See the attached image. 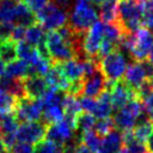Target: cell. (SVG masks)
<instances>
[{"label":"cell","mask_w":153,"mask_h":153,"mask_svg":"<svg viewBox=\"0 0 153 153\" xmlns=\"http://www.w3.org/2000/svg\"><path fill=\"white\" fill-rule=\"evenodd\" d=\"M123 77V82L133 91H135L143 82L146 81L144 72L141 67L140 62L137 60H131L128 66H126Z\"/></svg>","instance_id":"14"},{"label":"cell","mask_w":153,"mask_h":153,"mask_svg":"<svg viewBox=\"0 0 153 153\" xmlns=\"http://www.w3.org/2000/svg\"><path fill=\"white\" fill-rule=\"evenodd\" d=\"M0 58L4 60V64L17 59L16 43L10 38L0 40Z\"/></svg>","instance_id":"27"},{"label":"cell","mask_w":153,"mask_h":153,"mask_svg":"<svg viewBox=\"0 0 153 153\" xmlns=\"http://www.w3.org/2000/svg\"><path fill=\"white\" fill-rule=\"evenodd\" d=\"M59 66L64 76L67 78L68 82L83 79V76H84L83 60L72 58V59L65 60L63 63H59Z\"/></svg>","instance_id":"18"},{"label":"cell","mask_w":153,"mask_h":153,"mask_svg":"<svg viewBox=\"0 0 153 153\" xmlns=\"http://www.w3.org/2000/svg\"><path fill=\"white\" fill-rule=\"evenodd\" d=\"M45 37H46L45 29L40 26L39 22H35V24L28 26L26 28L25 42L31 45V46L36 47L38 44L45 40Z\"/></svg>","instance_id":"23"},{"label":"cell","mask_w":153,"mask_h":153,"mask_svg":"<svg viewBox=\"0 0 153 153\" xmlns=\"http://www.w3.org/2000/svg\"><path fill=\"white\" fill-rule=\"evenodd\" d=\"M4 151H6V148H4V143H2V141L0 139V153H4Z\"/></svg>","instance_id":"47"},{"label":"cell","mask_w":153,"mask_h":153,"mask_svg":"<svg viewBox=\"0 0 153 153\" xmlns=\"http://www.w3.org/2000/svg\"><path fill=\"white\" fill-rule=\"evenodd\" d=\"M16 1H20V0H16Z\"/></svg>","instance_id":"53"},{"label":"cell","mask_w":153,"mask_h":153,"mask_svg":"<svg viewBox=\"0 0 153 153\" xmlns=\"http://www.w3.org/2000/svg\"><path fill=\"white\" fill-rule=\"evenodd\" d=\"M117 22L124 33H134L143 27V10L137 0H120L117 7Z\"/></svg>","instance_id":"1"},{"label":"cell","mask_w":153,"mask_h":153,"mask_svg":"<svg viewBox=\"0 0 153 153\" xmlns=\"http://www.w3.org/2000/svg\"><path fill=\"white\" fill-rule=\"evenodd\" d=\"M15 22H17V25L28 27V26L37 22V19H36L35 13L27 7L25 2L17 1L16 10H15Z\"/></svg>","instance_id":"20"},{"label":"cell","mask_w":153,"mask_h":153,"mask_svg":"<svg viewBox=\"0 0 153 153\" xmlns=\"http://www.w3.org/2000/svg\"><path fill=\"white\" fill-rule=\"evenodd\" d=\"M45 43L51 55V63H63L75 58V51L72 45L62 38L57 30H49L47 33Z\"/></svg>","instance_id":"5"},{"label":"cell","mask_w":153,"mask_h":153,"mask_svg":"<svg viewBox=\"0 0 153 153\" xmlns=\"http://www.w3.org/2000/svg\"><path fill=\"white\" fill-rule=\"evenodd\" d=\"M103 29H104V22L101 20H96L93 25L88 28L84 36L83 40V49L87 58L95 59L100 63L97 58V53L100 45L103 40Z\"/></svg>","instance_id":"10"},{"label":"cell","mask_w":153,"mask_h":153,"mask_svg":"<svg viewBox=\"0 0 153 153\" xmlns=\"http://www.w3.org/2000/svg\"><path fill=\"white\" fill-rule=\"evenodd\" d=\"M122 136H123V144L128 149L130 153H146V146L143 142L135 139V136L133 135L132 130H125L122 131Z\"/></svg>","instance_id":"25"},{"label":"cell","mask_w":153,"mask_h":153,"mask_svg":"<svg viewBox=\"0 0 153 153\" xmlns=\"http://www.w3.org/2000/svg\"><path fill=\"white\" fill-rule=\"evenodd\" d=\"M24 2L27 4V7H28L31 11L37 13L39 9H42L44 6L48 2V0H25Z\"/></svg>","instance_id":"41"},{"label":"cell","mask_w":153,"mask_h":153,"mask_svg":"<svg viewBox=\"0 0 153 153\" xmlns=\"http://www.w3.org/2000/svg\"><path fill=\"white\" fill-rule=\"evenodd\" d=\"M153 46V33L148 27H141L134 33V44L132 47L131 60H143L148 58Z\"/></svg>","instance_id":"8"},{"label":"cell","mask_w":153,"mask_h":153,"mask_svg":"<svg viewBox=\"0 0 153 153\" xmlns=\"http://www.w3.org/2000/svg\"><path fill=\"white\" fill-rule=\"evenodd\" d=\"M144 110L143 103L137 98L130 100L123 107L115 111L113 121L115 128L120 131L132 130L136 123V120L141 114V112Z\"/></svg>","instance_id":"6"},{"label":"cell","mask_w":153,"mask_h":153,"mask_svg":"<svg viewBox=\"0 0 153 153\" xmlns=\"http://www.w3.org/2000/svg\"><path fill=\"white\" fill-rule=\"evenodd\" d=\"M16 103H17V98L13 97V95H10L0 87V113L13 112L16 107Z\"/></svg>","instance_id":"33"},{"label":"cell","mask_w":153,"mask_h":153,"mask_svg":"<svg viewBox=\"0 0 153 153\" xmlns=\"http://www.w3.org/2000/svg\"><path fill=\"white\" fill-rule=\"evenodd\" d=\"M132 132H133V135L135 136V139L145 143L148 137L153 132V122L150 119L136 122L134 128H132Z\"/></svg>","instance_id":"26"},{"label":"cell","mask_w":153,"mask_h":153,"mask_svg":"<svg viewBox=\"0 0 153 153\" xmlns=\"http://www.w3.org/2000/svg\"><path fill=\"white\" fill-rule=\"evenodd\" d=\"M85 1L88 2V4H95V6H100V4L103 2V0H85Z\"/></svg>","instance_id":"46"},{"label":"cell","mask_w":153,"mask_h":153,"mask_svg":"<svg viewBox=\"0 0 153 153\" xmlns=\"http://www.w3.org/2000/svg\"><path fill=\"white\" fill-rule=\"evenodd\" d=\"M111 93V104L114 111L120 110L130 100L136 98L135 91L130 88L123 81H116L113 84L110 91Z\"/></svg>","instance_id":"12"},{"label":"cell","mask_w":153,"mask_h":153,"mask_svg":"<svg viewBox=\"0 0 153 153\" xmlns=\"http://www.w3.org/2000/svg\"><path fill=\"white\" fill-rule=\"evenodd\" d=\"M34 148V153H56L59 146L49 140H42L37 142Z\"/></svg>","instance_id":"35"},{"label":"cell","mask_w":153,"mask_h":153,"mask_svg":"<svg viewBox=\"0 0 153 153\" xmlns=\"http://www.w3.org/2000/svg\"><path fill=\"white\" fill-rule=\"evenodd\" d=\"M97 18L98 13L92 4L85 0H76L68 13L67 25L76 33H86Z\"/></svg>","instance_id":"2"},{"label":"cell","mask_w":153,"mask_h":153,"mask_svg":"<svg viewBox=\"0 0 153 153\" xmlns=\"http://www.w3.org/2000/svg\"><path fill=\"white\" fill-rule=\"evenodd\" d=\"M9 153H34V148L31 144L19 142V144H15L9 150Z\"/></svg>","instance_id":"39"},{"label":"cell","mask_w":153,"mask_h":153,"mask_svg":"<svg viewBox=\"0 0 153 153\" xmlns=\"http://www.w3.org/2000/svg\"><path fill=\"white\" fill-rule=\"evenodd\" d=\"M4 69H6V64L4 63V60L0 58V76H2L4 74Z\"/></svg>","instance_id":"45"},{"label":"cell","mask_w":153,"mask_h":153,"mask_svg":"<svg viewBox=\"0 0 153 153\" xmlns=\"http://www.w3.org/2000/svg\"><path fill=\"white\" fill-rule=\"evenodd\" d=\"M0 87L16 98L26 96L22 78H16L4 74L2 76H0Z\"/></svg>","instance_id":"19"},{"label":"cell","mask_w":153,"mask_h":153,"mask_svg":"<svg viewBox=\"0 0 153 153\" xmlns=\"http://www.w3.org/2000/svg\"><path fill=\"white\" fill-rule=\"evenodd\" d=\"M47 86L66 92L69 82L64 76L59 66V63H51L47 73L44 75Z\"/></svg>","instance_id":"15"},{"label":"cell","mask_w":153,"mask_h":153,"mask_svg":"<svg viewBox=\"0 0 153 153\" xmlns=\"http://www.w3.org/2000/svg\"><path fill=\"white\" fill-rule=\"evenodd\" d=\"M95 121H96V117L93 114H91L88 112H81L79 114H77L75 119V131L82 134L88 130H92L95 124Z\"/></svg>","instance_id":"29"},{"label":"cell","mask_w":153,"mask_h":153,"mask_svg":"<svg viewBox=\"0 0 153 153\" xmlns=\"http://www.w3.org/2000/svg\"><path fill=\"white\" fill-rule=\"evenodd\" d=\"M4 74L16 78H25L29 74V64L22 59H15L7 64Z\"/></svg>","instance_id":"22"},{"label":"cell","mask_w":153,"mask_h":153,"mask_svg":"<svg viewBox=\"0 0 153 153\" xmlns=\"http://www.w3.org/2000/svg\"><path fill=\"white\" fill-rule=\"evenodd\" d=\"M75 132V128L63 117V119L56 122L47 125L46 128V136L47 140L54 142L58 146H62L65 142L71 139Z\"/></svg>","instance_id":"11"},{"label":"cell","mask_w":153,"mask_h":153,"mask_svg":"<svg viewBox=\"0 0 153 153\" xmlns=\"http://www.w3.org/2000/svg\"><path fill=\"white\" fill-rule=\"evenodd\" d=\"M13 27H15V24L0 22V40L10 38V35H11Z\"/></svg>","instance_id":"38"},{"label":"cell","mask_w":153,"mask_h":153,"mask_svg":"<svg viewBox=\"0 0 153 153\" xmlns=\"http://www.w3.org/2000/svg\"><path fill=\"white\" fill-rule=\"evenodd\" d=\"M101 142H102V136H100L93 130H88V131L82 133V143L85 146H87L92 152L98 153Z\"/></svg>","instance_id":"31"},{"label":"cell","mask_w":153,"mask_h":153,"mask_svg":"<svg viewBox=\"0 0 153 153\" xmlns=\"http://www.w3.org/2000/svg\"><path fill=\"white\" fill-rule=\"evenodd\" d=\"M56 153H62V151H60V150L58 149V151H57V152H56Z\"/></svg>","instance_id":"51"},{"label":"cell","mask_w":153,"mask_h":153,"mask_svg":"<svg viewBox=\"0 0 153 153\" xmlns=\"http://www.w3.org/2000/svg\"><path fill=\"white\" fill-rule=\"evenodd\" d=\"M106 85V78L103 75L101 68L89 75L83 78V92L82 95H85L88 97H97L105 89Z\"/></svg>","instance_id":"13"},{"label":"cell","mask_w":153,"mask_h":153,"mask_svg":"<svg viewBox=\"0 0 153 153\" xmlns=\"http://www.w3.org/2000/svg\"><path fill=\"white\" fill-rule=\"evenodd\" d=\"M94 128H95V132L97 133L100 136H104L106 135L107 133H110L112 130L115 128L114 125V121L112 117H104V119H100L98 121H95V124H94Z\"/></svg>","instance_id":"34"},{"label":"cell","mask_w":153,"mask_h":153,"mask_svg":"<svg viewBox=\"0 0 153 153\" xmlns=\"http://www.w3.org/2000/svg\"><path fill=\"white\" fill-rule=\"evenodd\" d=\"M98 17H101L103 22H117V7L119 0H103L100 6Z\"/></svg>","instance_id":"21"},{"label":"cell","mask_w":153,"mask_h":153,"mask_svg":"<svg viewBox=\"0 0 153 153\" xmlns=\"http://www.w3.org/2000/svg\"><path fill=\"white\" fill-rule=\"evenodd\" d=\"M140 65L145 74L146 81H151L153 78V63H151L148 58H145L143 60H140Z\"/></svg>","instance_id":"40"},{"label":"cell","mask_w":153,"mask_h":153,"mask_svg":"<svg viewBox=\"0 0 153 153\" xmlns=\"http://www.w3.org/2000/svg\"><path fill=\"white\" fill-rule=\"evenodd\" d=\"M4 153H9V152H8V151H4Z\"/></svg>","instance_id":"52"},{"label":"cell","mask_w":153,"mask_h":153,"mask_svg":"<svg viewBox=\"0 0 153 153\" xmlns=\"http://www.w3.org/2000/svg\"><path fill=\"white\" fill-rule=\"evenodd\" d=\"M77 98H78V103H79V106H81L82 111L88 112V113L92 114V112H93L95 106H96V100L93 97L85 96V95H81Z\"/></svg>","instance_id":"36"},{"label":"cell","mask_w":153,"mask_h":153,"mask_svg":"<svg viewBox=\"0 0 153 153\" xmlns=\"http://www.w3.org/2000/svg\"><path fill=\"white\" fill-rule=\"evenodd\" d=\"M63 108H64V114L69 116H77L82 112V108L79 106V103L76 96H73L69 94H65L64 100H63Z\"/></svg>","instance_id":"32"},{"label":"cell","mask_w":153,"mask_h":153,"mask_svg":"<svg viewBox=\"0 0 153 153\" xmlns=\"http://www.w3.org/2000/svg\"><path fill=\"white\" fill-rule=\"evenodd\" d=\"M128 66V59L119 48L111 51L100 62V68L107 81L116 82L123 77Z\"/></svg>","instance_id":"4"},{"label":"cell","mask_w":153,"mask_h":153,"mask_svg":"<svg viewBox=\"0 0 153 153\" xmlns=\"http://www.w3.org/2000/svg\"><path fill=\"white\" fill-rule=\"evenodd\" d=\"M26 96L29 98H40L47 89L45 78L38 75H29L22 78Z\"/></svg>","instance_id":"16"},{"label":"cell","mask_w":153,"mask_h":153,"mask_svg":"<svg viewBox=\"0 0 153 153\" xmlns=\"http://www.w3.org/2000/svg\"><path fill=\"white\" fill-rule=\"evenodd\" d=\"M36 15L37 22L40 24L45 30H55L67 24L68 13L60 9L54 1H48L42 9H39Z\"/></svg>","instance_id":"3"},{"label":"cell","mask_w":153,"mask_h":153,"mask_svg":"<svg viewBox=\"0 0 153 153\" xmlns=\"http://www.w3.org/2000/svg\"><path fill=\"white\" fill-rule=\"evenodd\" d=\"M116 153H130V152L128 151V149H126V148H121V149H120Z\"/></svg>","instance_id":"48"},{"label":"cell","mask_w":153,"mask_h":153,"mask_svg":"<svg viewBox=\"0 0 153 153\" xmlns=\"http://www.w3.org/2000/svg\"><path fill=\"white\" fill-rule=\"evenodd\" d=\"M149 116H150V120H151V121L153 122V111L149 113Z\"/></svg>","instance_id":"49"},{"label":"cell","mask_w":153,"mask_h":153,"mask_svg":"<svg viewBox=\"0 0 153 153\" xmlns=\"http://www.w3.org/2000/svg\"><path fill=\"white\" fill-rule=\"evenodd\" d=\"M26 28L25 26L22 25H17L13 27V31H11V35H10V39L13 40L15 43H18V42H22V40H25V34H26Z\"/></svg>","instance_id":"37"},{"label":"cell","mask_w":153,"mask_h":153,"mask_svg":"<svg viewBox=\"0 0 153 153\" xmlns=\"http://www.w3.org/2000/svg\"><path fill=\"white\" fill-rule=\"evenodd\" d=\"M16 51H17V57H19V59L25 60L28 64L34 59L35 56L38 54L36 47L31 46L28 43H26L25 40L18 42L16 44Z\"/></svg>","instance_id":"30"},{"label":"cell","mask_w":153,"mask_h":153,"mask_svg":"<svg viewBox=\"0 0 153 153\" xmlns=\"http://www.w3.org/2000/svg\"><path fill=\"white\" fill-rule=\"evenodd\" d=\"M122 145H123L122 131L114 128L102 137L98 153H116L122 148Z\"/></svg>","instance_id":"17"},{"label":"cell","mask_w":153,"mask_h":153,"mask_svg":"<svg viewBox=\"0 0 153 153\" xmlns=\"http://www.w3.org/2000/svg\"><path fill=\"white\" fill-rule=\"evenodd\" d=\"M143 106H144V108L148 112H152L153 111V91H152V93L150 94L148 97L145 98L144 101H143Z\"/></svg>","instance_id":"42"},{"label":"cell","mask_w":153,"mask_h":153,"mask_svg":"<svg viewBox=\"0 0 153 153\" xmlns=\"http://www.w3.org/2000/svg\"><path fill=\"white\" fill-rule=\"evenodd\" d=\"M19 122L17 121L13 112L8 113H0V137L10 134V133H16Z\"/></svg>","instance_id":"24"},{"label":"cell","mask_w":153,"mask_h":153,"mask_svg":"<svg viewBox=\"0 0 153 153\" xmlns=\"http://www.w3.org/2000/svg\"><path fill=\"white\" fill-rule=\"evenodd\" d=\"M42 113H43V104L40 98H29L27 96L17 98L13 114L19 124L24 122L40 121Z\"/></svg>","instance_id":"7"},{"label":"cell","mask_w":153,"mask_h":153,"mask_svg":"<svg viewBox=\"0 0 153 153\" xmlns=\"http://www.w3.org/2000/svg\"><path fill=\"white\" fill-rule=\"evenodd\" d=\"M146 150L149 153H153V132L146 140Z\"/></svg>","instance_id":"43"},{"label":"cell","mask_w":153,"mask_h":153,"mask_svg":"<svg viewBox=\"0 0 153 153\" xmlns=\"http://www.w3.org/2000/svg\"><path fill=\"white\" fill-rule=\"evenodd\" d=\"M150 82V83H151V85H152V87H153V78H152V79H151V81H149Z\"/></svg>","instance_id":"50"},{"label":"cell","mask_w":153,"mask_h":153,"mask_svg":"<svg viewBox=\"0 0 153 153\" xmlns=\"http://www.w3.org/2000/svg\"><path fill=\"white\" fill-rule=\"evenodd\" d=\"M16 0H0V22L15 24Z\"/></svg>","instance_id":"28"},{"label":"cell","mask_w":153,"mask_h":153,"mask_svg":"<svg viewBox=\"0 0 153 153\" xmlns=\"http://www.w3.org/2000/svg\"><path fill=\"white\" fill-rule=\"evenodd\" d=\"M76 153H94V152H92L87 146H85L83 143H81V144L78 145V148H77Z\"/></svg>","instance_id":"44"},{"label":"cell","mask_w":153,"mask_h":153,"mask_svg":"<svg viewBox=\"0 0 153 153\" xmlns=\"http://www.w3.org/2000/svg\"><path fill=\"white\" fill-rule=\"evenodd\" d=\"M47 125L42 121L20 123L16 131V139L20 143L36 144L42 141L46 134Z\"/></svg>","instance_id":"9"}]
</instances>
